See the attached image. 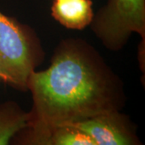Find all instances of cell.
I'll return each mask as SVG.
<instances>
[{
	"instance_id": "obj_6",
	"label": "cell",
	"mask_w": 145,
	"mask_h": 145,
	"mask_svg": "<svg viewBox=\"0 0 145 145\" xmlns=\"http://www.w3.org/2000/svg\"><path fill=\"white\" fill-rule=\"evenodd\" d=\"M51 15L62 26L81 30L93 20V3L91 0H53Z\"/></svg>"
},
{
	"instance_id": "obj_7",
	"label": "cell",
	"mask_w": 145,
	"mask_h": 145,
	"mask_svg": "<svg viewBox=\"0 0 145 145\" xmlns=\"http://www.w3.org/2000/svg\"><path fill=\"white\" fill-rule=\"evenodd\" d=\"M28 124V112H24L12 103L0 105V145L8 144L11 139L27 127Z\"/></svg>"
},
{
	"instance_id": "obj_1",
	"label": "cell",
	"mask_w": 145,
	"mask_h": 145,
	"mask_svg": "<svg viewBox=\"0 0 145 145\" xmlns=\"http://www.w3.org/2000/svg\"><path fill=\"white\" fill-rule=\"evenodd\" d=\"M29 124H72L102 113L119 110L121 85L98 52L79 40L60 44L45 70L31 72Z\"/></svg>"
},
{
	"instance_id": "obj_2",
	"label": "cell",
	"mask_w": 145,
	"mask_h": 145,
	"mask_svg": "<svg viewBox=\"0 0 145 145\" xmlns=\"http://www.w3.org/2000/svg\"><path fill=\"white\" fill-rule=\"evenodd\" d=\"M39 43L26 27L0 11V78L20 90L40 59Z\"/></svg>"
},
{
	"instance_id": "obj_4",
	"label": "cell",
	"mask_w": 145,
	"mask_h": 145,
	"mask_svg": "<svg viewBox=\"0 0 145 145\" xmlns=\"http://www.w3.org/2000/svg\"><path fill=\"white\" fill-rule=\"evenodd\" d=\"M95 145H135L137 137L119 110L102 113L72 123Z\"/></svg>"
},
{
	"instance_id": "obj_5",
	"label": "cell",
	"mask_w": 145,
	"mask_h": 145,
	"mask_svg": "<svg viewBox=\"0 0 145 145\" xmlns=\"http://www.w3.org/2000/svg\"><path fill=\"white\" fill-rule=\"evenodd\" d=\"M23 144L32 145H95L88 135L72 125H31L25 129Z\"/></svg>"
},
{
	"instance_id": "obj_3",
	"label": "cell",
	"mask_w": 145,
	"mask_h": 145,
	"mask_svg": "<svg viewBox=\"0 0 145 145\" xmlns=\"http://www.w3.org/2000/svg\"><path fill=\"white\" fill-rule=\"evenodd\" d=\"M90 24L103 45L113 51L124 46L132 33L144 40L145 0H108Z\"/></svg>"
}]
</instances>
